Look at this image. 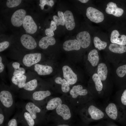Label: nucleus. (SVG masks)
I'll use <instances>...</instances> for the list:
<instances>
[{
	"instance_id": "nucleus-14",
	"label": "nucleus",
	"mask_w": 126,
	"mask_h": 126,
	"mask_svg": "<svg viewBox=\"0 0 126 126\" xmlns=\"http://www.w3.org/2000/svg\"><path fill=\"white\" fill-rule=\"evenodd\" d=\"M26 11L23 9H20L15 11L12 14L11 21L14 26L19 27L23 24L26 15Z\"/></svg>"
},
{
	"instance_id": "nucleus-15",
	"label": "nucleus",
	"mask_w": 126,
	"mask_h": 126,
	"mask_svg": "<svg viewBox=\"0 0 126 126\" xmlns=\"http://www.w3.org/2000/svg\"><path fill=\"white\" fill-rule=\"evenodd\" d=\"M105 11L108 14L117 17L121 16L124 13L123 10L118 7L116 4L112 1H110L107 3Z\"/></svg>"
},
{
	"instance_id": "nucleus-31",
	"label": "nucleus",
	"mask_w": 126,
	"mask_h": 126,
	"mask_svg": "<svg viewBox=\"0 0 126 126\" xmlns=\"http://www.w3.org/2000/svg\"><path fill=\"white\" fill-rule=\"evenodd\" d=\"M92 79L95 84L96 89L98 91H101L103 88L102 84L97 74H94L92 76Z\"/></svg>"
},
{
	"instance_id": "nucleus-26",
	"label": "nucleus",
	"mask_w": 126,
	"mask_h": 126,
	"mask_svg": "<svg viewBox=\"0 0 126 126\" xmlns=\"http://www.w3.org/2000/svg\"><path fill=\"white\" fill-rule=\"evenodd\" d=\"M88 60L93 66H95L97 65L99 58L98 52L96 49H94L89 52L88 55Z\"/></svg>"
},
{
	"instance_id": "nucleus-43",
	"label": "nucleus",
	"mask_w": 126,
	"mask_h": 126,
	"mask_svg": "<svg viewBox=\"0 0 126 126\" xmlns=\"http://www.w3.org/2000/svg\"><path fill=\"white\" fill-rule=\"evenodd\" d=\"M12 66L14 69V70H16L19 68L20 67V64L18 62H15L12 64Z\"/></svg>"
},
{
	"instance_id": "nucleus-32",
	"label": "nucleus",
	"mask_w": 126,
	"mask_h": 126,
	"mask_svg": "<svg viewBox=\"0 0 126 126\" xmlns=\"http://www.w3.org/2000/svg\"><path fill=\"white\" fill-rule=\"evenodd\" d=\"M19 123H20L18 113L11 119L8 120L5 123L4 126H18Z\"/></svg>"
},
{
	"instance_id": "nucleus-4",
	"label": "nucleus",
	"mask_w": 126,
	"mask_h": 126,
	"mask_svg": "<svg viewBox=\"0 0 126 126\" xmlns=\"http://www.w3.org/2000/svg\"><path fill=\"white\" fill-rule=\"evenodd\" d=\"M22 108L30 113L37 125L46 124L48 122L46 112L33 102H29L24 104Z\"/></svg>"
},
{
	"instance_id": "nucleus-23",
	"label": "nucleus",
	"mask_w": 126,
	"mask_h": 126,
	"mask_svg": "<svg viewBox=\"0 0 126 126\" xmlns=\"http://www.w3.org/2000/svg\"><path fill=\"white\" fill-rule=\"evenodd\" d=\"M105 112L108 116L111 119L116 120L118 117V109L116 105L111 103H109L105 109Z\"/></svg>"
},
{
	"instance_id": "nucleus-24",
	"label": "nucleus",
	"mask_w": 126,
	"mask_h": 126,
	"mask_svg": "<svg viewBox=\"0 0 126 126\" xmlns=\"http://www.w3.org/2000/svg\"><path fill=\"white\" fill-rule=\"evenodd\" d=\"M56 40L53 37L46 36L42 38L40 40L38 45L40 48L42 49H46L49 46L55 45Z\"/></svg>"
},
{
	"instance_id": "nucleus-46",
	"label": "nucleus",
	"mask_w": 126,
	"mask_h": 126,
	"mask_svg": "<svg viewBox=\"0 0 126 126\" xmlns=\"http://www.w3.org/2000/svg\"><path fill=\"white\" fill-rule=\"evenodd\" d=\"M107 126H116L115 125L113 124H109Z\"/></svg>"
},
{
	"instance_id": "nucleus-18",
	"label": "nucleus",
	"mask_w": 126,
	"mask_h": 126,
	"mask_svg": "<svg viewBox=\"0 0 126 126\" xmlns=\"http://www.w3.org/2000/svg\"><path fill=\"white\" fill-rule=\"evenodd\" d=\"M62 46L63 49L67 52L78 51L81 47L79 42L75 37L74 38L65 40L63 43Z\"/></svg>"
},
{
	"instance_id": "nucleus-34",
	"label": "nucleus",
	"mask_w": 126,
	"mask_h": 126,
	"mask_svg": "<svg viewBox=\"0 0 126 126\" xmlns=\"http://www.w3.org/2000/svg\"><path fill=\"white\" fill-rule=\"evenodd\" d=\"M116 72L118 76L122 77L126 74V64L118 67L117 69Z\"/></svg>"
},
{
	"instance_id": "nucleus-10",
	"label": "nucleus",
	"mask_w": 126,
	"mask_h": 126,
	"mask_svg": "<svg viewBox=\"0 0 126 126\" xmlns=\"http://www.w3.org/2000/svg\"><path fill=\"white\" fill-rule=\"evenodd\" d=\"M86 109L87 115L89 116L83 121L86 124L93 121L102 119L104 116L103 112L93 105L89 106Z\"/></svg>"
},
{
	"instance_id": "nucleus-45",
	"label": "nucleus",
	"mask_w": 126,
	"mask_h": 126,
	"mask_svg": "<svg viewBox=\"0 0 126 126\" xmlns=\"http://www.w3.org/2000/svg\"><path fill=\"white\" fill-rule=\"evenodd\" d=\"M78 1L81 3L83 4L87 3L89 1V0H79Z\"/></svg>"
},
{
	"instance_id": "nucleus-9",
	"label": "nucleus",
	"mask_w": 126,
	"mask_h": 126,
	"mask_svg": "<svg viewBox=\"0 0 126 126\" xmlns=\"http://www.w3.org/2000/svg\"><path fill=\"white\" fill-rule=\"evenodd\" d=\"M84 10L86 16L91 21L98 23L104 20L105 17L104 14L96 8L88 6L86 7Z\"/></svg>"
},
{
	"instance_id": "nucleus-33",
	"label": "nucleus",
	"mask_w": 126,
	"mask_h": 126,
	"mask_svg": "<svg viewBox=\"0 0 126 126\" xmlns=\"http://www.w3.org/2000/svg\"><path fill=\"white\" fill-rule=\"evenodd\" d=\"M55 1L53 0H40L39 6L41 9L43 10L44 9V6L46 4L48 5L51 7H52L55 5Z\"/></svg>"
},
{
	"instance_id": "nucleus-2",
	"label": "nucleus",
	"mask_w": 126,
	"mask_h": 126,
	"mask_svg": "<svg viewBox=\"0 0 126 126\" xmlns=\"http://www.w3.org/2000/svg\"><path fill=\"white\" fill-rule=\"evenodd\" d=\"M0 106L3 109L8 120L15 108L14 98L10 88L3 84L0 86Z\"/></svg>"
},
{
	"instance_id": "nucleus-8",
	"label": "nucleus",
	"mask_w": 126,
	"mask_h": 126,
	"mask_svg": "<svg viewBox=\"0 0 126 126\" xmlns=\"http://www.w3.org/2000/svg\"><path fill=\"white\" fill-rule=\"evenodd\" d=\"M52 18L57 26V35L59 36L65 34L66 32L64 15L59 1L57 2L56 11L55 14L53 15Z\"/></svg>"
},
{
	"instance_id": "nucleus-11",
	"label": "nucleus",
	"mask_w": 126,
	"mask_h": 126,
	"mask_svg": "<svg viewBox=\"0 0 126 126\" xmlns=\"http://www.w3.org/2000/svg\"><path fill=\"white\" fill-rule=\"evenodd\" d=\"M22 111L18 113V118L20 123L23 126H37L36 122L30 113L22 108Z\"/></svg>"
},
{
	"instance_id": "nucleus-28",
	"label": "nucleus",
	"mask_w": 126,
	"mask_h": 126,
	"mask_svg": "<svg viewBox=\"0 0 126 126\" xmlns=\"http://www.w3.org/2000/svg\"><path fill=\"white\" fill-rule=\"evenodd\" d=\"M108 49L110 51L115 53L122 54L126 52V46L115 43H110Z\"/></svg>"
},
{
	"instance_id": "nucleus-6",
	"label": "nucleus",
	"mask_w": 126,
	"mask_h": 126,
	"mask_svg": "<svg viewBox=\"0 0 126 126\" xmlns=\"http://www.w3.org/2000/svg\"><path fill=\"white\" fill-rule=\"evenodd\" d=\"M88 94V90L83 89L80 85H74L69 91L68 99L71 103L74 106L83 103L82 101L86 97Z\"/></svg>"
},
{
	"instance_id": "nucleus-29",
	"label": "nucleus",
	"mask_w": 126,
	"mask_h": 126,
	"mask_svg": "<svg viewBox=\"0 0 126 126\" xmlns=\"http://www.w3.org/2000/svg\"><path fill=\"white\" fill-rule=\"evenodd\" d=\"M54 81L56 83L61 85V89L63 93H67L70 91V85L65 79L57 77L55 78Z\"/></svg>"
},
{
	"instance_id": "nucleus-36",
	"label": "nucleus",
	"mask_w": 126,
	"mask_h": 126,
	"mask_svg": "<svg viewBox=\"0 0 126 126\" xmlns=\"http://www.w3.org/2000/svg\"><path fill=\"white\" fill-rule=\"evenodd\" d=\"M21 0H8L7 1L6 5L9 8H12L17 6L21 3Z\"/></svg>"
},
{
	"instance_id": "nucleus-7",
	"label": "nucleus",
	"mask_w": 126,
	"mask_h": 126,
	"mask_svg": "<svg viewBox=\"0 0 126 126\" xmlns=\"http://www.w3.org/2000/svg\"><path fill=\"white\" fill-rule=\"evenodd\" d=\"M75 33L74 36L79 42L81 47L84 49L88 47L91 43L92 37L89 30L80 24Z\"/></svg>"
},
{
	"instance_id": "nucleus-13",
	"label": "nucleus",
	"mask_w": 126,
	"mask_h": 126,
	"mask_svg": "<svg viewBox=\"0 0 126 126\" xmlns=\"http://www.w3.org/2000/svg\"><path fill=\"white\" fill-rule=\"evenodd\" d=\"M63 101L59 97L49 98L45 103L40 107L45 111H53L63 103Z\"/></svg>"
},
{
	"instance_id": "nucleus-37",
	"label": "nucleus",
	"mask_w": 126,
	"mask_h": 126,
	"mask_svg": "<svg viewBox=\"0 0 126 126\" xmlns=\"http://www.w3.org/2000/svg\"><path fill=\"white\" fill-rule=\"evenodd\" d=\"M25 72V69L22 67H20L16 70H14L13 73V76H17L24 74Z\"/></svg>"
},
{
	"instance_id": "nucleus-22",
	"label": "nucleus",
	"mask_w": 126,
	"mask_h": 126,
	"mask_svg": "<svg viewBox=\"0 0 126 126\" xmlns=\"http://www.w3.org/2000/svg\"><path fill=\"white\" fill-rule=\"evenodd\" d=\"M34 69L38 75L41 76L49 75L53 70L52 67L50 66L38 63L34 65Z\"/></svg>"
},
{
	"instance_id": "nucleus-42",
	"label": "nucleus",
	"mask_w": 126,
	"mask_h": 126,
	"mask_svg": "<svg viewBox=\"0 0 126 126\" xmlns=\"http://www.w3.org/2000/svg\"><path fill=\"white\" fill-rule=\"evenodd\" d=\"M4 65L2 62V58L1 56H0V73L1 74L4 71Z\"/></svg>"
},
{
	"instance_id": "nucleus-21",
	"label": "nucleus",
	"mask_w": 126,
	"mask_h": 126,
	"mask_svg": "<svg viewBox=\"0 0 126 126\" xmlns=\"http://www.w3.org/2000/svg\"><path fill=\"white\" fill-rule=\"evenodd\" d=\"M27 76L24 74L13 76L11 78L12 86L17 89H22L25 84L28 81Z\"/></svg>"
},
{
	"instance_id": "nucleus-5",
	"label": "nucleus",
	"mask_w": 126,
	"mask_h": 126,
	"mask_svg": "<svg viewBox=\"0 0 126 126\" xmlns=\"http://www.w3.org/2000/svg\"><path fill=\"white\" fill-rule=\"evenodd\" d=\"M39 89L31 92H21L20 97L23 99L30 100L36 105L41 107L51 97L52 93L49 90Z\"/></svg>"
},
{
	"instance_id": "nucleus-16",
	"label": "nucleus",
	"mask_w": 126,
	"mask_h": 126,
	"mask_svg": "<svg viewBox=\"0 0 126 126\" xmlns=\"http://www.w3.org/2000/svg\"><path fill=\"white\" fill-rule=\"evenodd\" d=\"M62 70L64 78L70 85L74 84L77 82V76L69 66H64L62 67Z\"/></svg>"
},
{
	"instance_id": "nucleus-1",
	"label": "nucleus",
	"mask_w": 126,
	"mask_h": 126,
	"mask_svg": "<svg viewBox=\"0 0 126 126\" xmlns=\"http://www.w3.org/2000/svg\"><path fill=\"white\" fill-rule=\"evenodd\" d=\"M63 11L66 33L70 35L75 33L80 27V12L72 3L60 1Z\"/></svg>"
},
{
	"instance_id": "nucleus-41",
	"label": "nucleus",
	"mask_w": 126,
	"mask_h": 126,
	"mask_svg": "<svg viewBox=\"0 0 126 126\" xmlns=\"http://www.w3.org/2000/svg\"><path fill=\"white\" fill-rule=\"evenodd\" d=\"M121 101L122 104L126 106V89L123 92L121 97Z\"/></svg>"
},
{
	"instance_id": "nucleus-20",
	"label": "nucleus",
	"mask_w": 126,
	"mask_h": 126,
	"mask_svg": "<svg viewBox=\"0 0 126 126\" xmlns=\"http://www.w3.org/2000/svg\"><path fill=\"white\" fill-rule=\"evenodd\" d=\"M110 40L112 43L125 46L126 45V35H120L119 31L116 29L111 32Z\"/></svg>"
},
{
	"instance_id": "nucleus-19",
	"label": "nucleus",
	"mask_w": 126,
	"mask_h": 126,
	"mask_svg": "<svg viewBox=\"0 0 126 126\" xmlns=\"http://www.w3.org/2000/svg\"><path fill=\"white\" fill-rule=\"evenodd\" d=\"M22 44L26 49H33L37 46V44L34 38L32 36L27 34L22 35L20 38Z\"/></svg>"
},
{
	"instance_id": "nucleus-30",
	"label": "nucleus",
	"mask_w": 126,
	"mask_h": 126,
	"mask_svg": "<svg viewBox=\"0 0 126 126\" xmlns=\"http://www.w3.org/2000/svg\"><path fill=\"white\" fill-rule=\"evenodd\" d=\"M93 42L94 47L99 50L105 49L107 46V42L102 40L98 35L94 36Z\"/></svg>"
},
{
	"instance_id": "nucleus-25",
	"label": "nucleus",
	"mask_w": 126,
	"mask_h": 126,
	"mask_svg": "<svg viewBox=\"0 0 126 126\" xmlns=\"http://www.w3.org/2000/svg\"><path fill=\"white\" fill-rule=\"evenodd\" d=\"M39 84L37 79L29 80L25 84L22 92H31L39 89Z\"/></svg>"
},
{
	"instance_id": "nucleus-40",
	"label": "nucleus",
	"mask_w": 126,
	"mask_h": 126,
	"mask_svg": "<svg viewBox=\"0 0 126 126\" xmlns=\"http://www.w3.org/2000/svg\"><path fill=\"white\" fill-rule=\"evenodd\" d=\"M45 32L46 35L47 36L53 37L55 35L54 32L49 28H46Z\"/></svg>"
},
{
	"instance_id": "nucleus-38",
	"label": "nucleus",
	"mask_w": 126,
	"mask_h": 126,
	"mask_svg": "<svg viewBox=\"0 0 126 126\" xmlns=\"http://www.w3.org/2000/svg\"><path fill=\"white\" fill-rule=\"evenodd\" d=\"M9 43L7 41H4L0 43V52H2L7 48L9 45Z\"/></svg>"
},
{
	"instance_id": "nucleus-12",
	"label": "nucleus",
	"mask_w": 126,
	"mask_h": 126,
	"mask_svg": "<svg viewBox=\"0 0 126 126\" xmlns=\"http://www.w3.org/2000/svg\"><path fill=\"white\" fill-rule=\"evenodd\" d=\"M42 55L40 53L27 54L23 57L22 63L26 66L30 67L38 63L40 61Z\"/></svg>"
},
{
	"instance_id": "nucleus-17",
	"label": "nucleus",
	"mask_w": 126,
	"mask_h": 126,
	"mask_svg": "<svg viewBox=\"0 0 126 126\" xmlns=\"http://www.w3.org/2000/svg\"><path fill=\"white\" fill-rule=\"evenodd\" d=\"M22 25L24 30L29 34H34L37 30V26L32 18L30 15H26Z\"/></svg>"
},
{
	"instance_id": "nucleus-3",
	"label": "nucleus",
	"mask_w": 126,
	"mask_h": 126,
	"mask_svg": "<svg viewBox=\"0 0 126 126\" xmlns=\"http://www.w3.org/2000/svg\"><path fill=\"white\" fill-rule=\"evenodd\" d=\"M56 115L58 116L51 119L49 122L54 123H71L72 115L70 108L64 102L47 115V118Z\"/></svg>"
},
{
	"instance_id": "nucleus-27",
	"label": "nucleus",
	"mask_w": 126,
	"mask_h": 126,
	"mask_svg": "<svg viewBox=\"0 0 126 126\" xmlns=\"http://www.w3.org/2000/svg\"><path fill=\"white\" fill-rule=\"evenodd\" d=\"M97 74L101 80H105L107 77L108 71L106 64L103 63L99 64L97 67Z\"/></svg>"
},
{
	"instance_id": "nucleus-35",
	"label": "nucleus",
	"mask_w": 126,
	"mask_h": 126,
	"mask_svg": "<svg viewBox=\"0 0 126 126\" xmlns=\"http://www.w3.org/2000/svg\"><path fill=\"white\" fill-rule=\"evenodd\" d=\"M7 120L6 115L3 109L0 106V126H4Z\"/></svg>"
},
{
	"instance_id": "nucleus-39",
	"label": "nucleus",
	"mask_w": 126,
	"mask_h": 126,
	"mask_svg": "<svg viewBox=\"0 0 126 126\" xmlns=\"http://www.w3.org/2000/svg\"><path fill=\"white\" fill-rule=\"evenodd\" d=\"M49 28L53 31L55 33H56L57 29V26L56 23L53 21V19L50 21L49 27Z\"/></svg>"
},
{
	"instance_id": "nucleus-44",
	"label": "nucleus",
	"mask_w": 126,
	"mask_h": 126,
	"mask_svg": "<svg viewBox=\"0 0 126 126\" xmlns=\"http://www.w3.org/2000/svg\"><path fill=\"white\" fill-rule=\"evenodd\" d=\"M52 126H74L71 123H54Z\"/></svg>"
},
{
	"instance_id": "nucleus-47",
	"label": "nucleus",
	"mask_w": 126,
	"mask_h": 126,
	"mask_svg": "<svg viewBox=\"0 0 126 126\" xmlns=\"http://www.w3.org/2000/svg\"><path fill=\"white\" fill-rule=\"evenodd\" d=\"M19 126H23L22 125H20Z\"/></svg>"
}]
</instances>
